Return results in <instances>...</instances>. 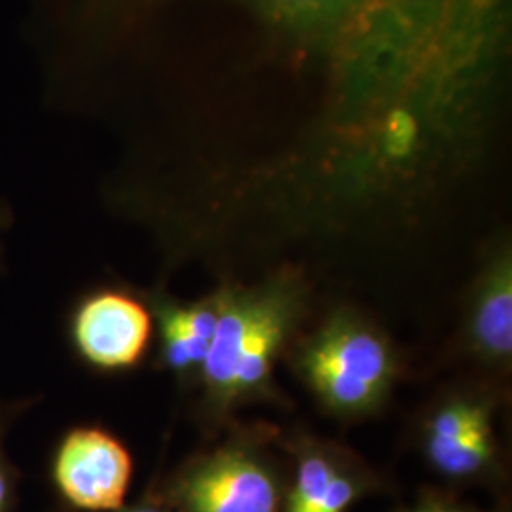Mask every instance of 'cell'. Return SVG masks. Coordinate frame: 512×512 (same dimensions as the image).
<instances>
[{
    "label": "cell",
    "instance_id": "1",
    "mask_svg": "<svg viewBox=\"0 0 512 512\" xmlns=\"http://www.w3.org/2000/svg\"><path fill=\"white\" fill-rule=\"evenodd\" d=\"M95 35L173 37V105L260 147L239 198L401 215L486 160L505 124L512 0H86Z\"/></svg>",
    "mask_w": 512,
    "mask_h": 512
},
{
    "label": "cell",
    "instance_id": "2",
    "mask_svg": "<svg viewBox=\"0 0 512 512\" xmlns=\"http://www.w3.org/2000/svg\"><path fill=\"white\" fill-rule=\"evenodd\" d=\"M220 315L198 387L200 416L220 429L247 404H281L277 359L285 355L310 313L308 277L281 266L253 285L220 287Z\"/></svg>",
    "mask_w": 512,
    "mask_h": 512
},
{
    "label": "cell",
    "instance_id": "3",
    "mask_svg": "<svg viewBox=\"0 0 512 512\" xmlns=\"http://www.w3.org/2000/svg\"><path fill=\"white\" fill-rule=\"evenodd\" d=\"M294 376L332 418L366 420L384 410L403 363L380 325L351 306H336L285 351Z\"/></svg>",
    "mask_w": 512,
    "mask_h": 512
},
{
    "label": "cell",
    "instance_id": "4",
    "mask_svg": "<svg viewBox=\"0 0 512 512\" xmlns=\"http://www.w3.org/2000/svg\"><path fill=\"white\" fill-rule=\"evenodd\" d=\"M266 425L232 429L228 439L181 463L158 490L173 512H283L285 476Z\"/></svg>",
    "mask_w": 512,
    "mask_h": 512
},
{
    "label": "cell",
    "instance_id": "5",
    "mask_svg": "<svg viewBox=\"0 0 512 512\" xmlns=\"http://www.w3.org/2000/svg\"><path fill=\"white\" fill-rule=\"evenodd\" d=\"M131 476L133 459L126 444L103 427H74L55 448V490L76 511H120L126 505Z\"/></svg>",
    "mask_w": 512,
    "mask_h": 512
},
{
    "label": "cell",
    "instance_id": "6",
    "mask_svg": "<svg viewBox=\"0 0 512 512\" xmlns=\"http://www.w3.org/2000/svg\"><path fill=\"white\" fill-rule=\"evenodd\" d=\"M154 336L147 302L122 289H99L84 296L71 317V340L78 357L97 370L122 372L141 365Z\"/></svg>",
    "mask_w": 512,
    "mask_h": 512
},
{
    "label": "cell",
    "instance_id": "7",
    "mask_svg": "<svg viewBox=\"0 0 512 512\" xmlns=\"http://www.w3.org/2000/svg\"><path fill=\"white\" fill-rule=\"evenodd\" d=\"M461 349L486 372L505 378L512 366V247L499 234L486 249L467 294Z\"/></svg>",
    "mask_w": 512,
    "mask_h": 512
},
{
    "label": "cell",
    "instance_id": "8",
    "mask_svg": "<svg viewBox=\"0 0 512 512\" xmlns=\"http://www.w3.org/2000/svg\"><path fill=\"white\" fill-rule=\"evenodd\" d=\"M145 302L158 330V365L186 389L198 385L219 323L220 289L196 302L150 291Z\"/></svg>",
    "mask_w": 512,
    "mask_h": 512
},
{
    "label": "cell",
    "instance_id": "9",
    "mask_svg": "<svg viewBox=\"0 0 512 512\" xmlns=\"http://www.w3.org/2000/svg\"><path fill=\"white\" fill-rule=\"evenodd\" d=\"M497 395L490 385H461L427 406L418 427L421 454H431L494 423Z\"/></svg>",
    "mask_w": 512,
    "mask_h": 512
},
{
    "label": "cell",
    "instance_id": "10",
    "mask_svg": "<svg viewBox=\"0 0 512 512\" xmlns=\"http://www.w3.org/2000/svg\"><path fill=\"white\" fill-rule=\"evenodd\" d=\"M285 448L294 458V478L291 488H287L283 512H315L332 478L353 456L338 444L310 435L285 440Z\"/></svg>",
    "mask_w": 512,
    "mask_h": 512
},
{
    "label": "cell",
    "instance_id": "11",
    "mask_svg": "<svg viewBox=\"0 0 512 512\" xmlns=\"http://www.w3.org/2000/svg\"><path fill=\"white\" fill-rule=\"evenodd\" d=\"M376 488V478L361 461L355 458L332 478L329 490L315 512H348L359 499Z\"/></svg>",
    "mask_w": 512,
    "mask_h": 512
},
{
    "label": "cell",
    "instance_id": "12",
    "mask_svg": "<svg viewBox=\"0 0 512 512\" xmlns=\"http://www.w3.org/2000/svg\"><path fill=\"white\" fill-rule=\"evenodd\" d=\"M18 412V404L0 403V512H18L19 473L6 452V435Z\"/></svg>",
    "mask_w": 512,
    "mask_h": 512
},
{
    "label": "cell",
    "instance_id": "13",
    "mask_svg": "<svg viewBox=\"0 0 512 512\" xmlns=\"http://www.w3.org/2000/svg\"><path fill=\"white\" fill-rule=\"evenodd\" d=\"M397 512H488L480 511L475 507H467V505H461L458 501L446 497L442 494H433V492H427V494L421 495L420 499L412 505V507H406Z\"/></svg>",
    "mask_w": 512,
    "mask_h": 512
},
{
    "label": "cell",
    "instance_id": "14",
    "mask_svg": "<svg viewBox=\"0 0 512 512\" xmlns=\"http://www.w3.org/2000/svg\"><path fill=\"white\" fill-rule=\"evenodd\" d=\"M116 512H173V509L165 503L158 490H148L147 494L139 497L137 501L124 505Z\"/></svg>",
    "mask_w": 512,
    "mask_h": 512
},
{
    "label": "cell",
    "instance_id": "15",
    "mask_svg": "<svg viewBox=\"0 0 512 512\" xmlns=\"http://www.w3.org/2000/svg\"><path fill=\"white\" fill-rule=\"evenodd\" d=\"M6 224H8V213L0 207V234L6 228ZM0 264H2V241H0Z\"/></svg>",
    "mask_w": 512,
    "mask_h": 512
}]
</instances>
